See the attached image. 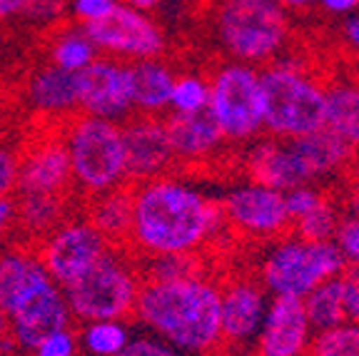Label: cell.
Here are the masks:
<instances>
[{
  "label": "cell",
  "instance_id": "cell-7",
  "mask_svg": "<svg viewBox=\"0 0 359 356\" xmlns=\"http://www.w3.org/2000/svg\"><path fill=\"white\" fill-rule=\"evenodd\" d=\"M210 102L215 123L232 145H250L264 132L259 67L245 62H222L210 75Z\"/></svg>",
  "mask_w": 359,
  "mask_h": 356
},
{
  "label": "cell",
  "instance_id": "cell-2",
  "mask_svg": "<svg viewBox=\"0 0 359 356\" xmlns=\"http://www.w3.org/2000/svg\"><path fill=\"white\" fill-rule=\"evenodd\" d=\"M133 314L180 354H210L222 344L219 284L205 277L140 282Z\"/></svg>",
  "mask_w": 359,
  "mask_h": 356
},
{
  "label": "cell",
  "instance_id": "cell-29",
  "mask_svg": "<svg viewBox=\"0 0 359 356\" xmlns=\"http://www.w3.org/2000/svg\"><path fill=\"white\" fill-rule=\"evenodd\" d=\"M342 222V207L339 202L332 200L330 195H322V200L304 212L302 217L292 222V234H297L299 240L307 242H334L337 227Z\"/></svg>",
  "mask_w": 359,
  "mask_h": 356
},
{
  "label": "cell",
  "instance_id": "cell-41",
  "mask_svg": "<svg viewBox=\"0 0 359 356\" xmlns=\"http://www.w3.org/2000/svg\"><path fill=\"white\" fill-rule=\"evenodd\" d=\"M65 11V0H30L22 15L30 20H55Z\"/></svg>",
  "mask_w": 359,
  "mask_h": 356
},
{
  "label": "cell",
  "instance_id": "cell-27",
  "mask_svg": "<svg viewBox=\"0 0 359 356\" xmlns=\"http://www.w3.org/2000/svg\"><path fill=\"white\" fill-rule=\"evenodd\" d=\"M302 304H304V312H307L309 324L314 329V334L317 331H327V329H334L339 324H347L344 306H342V282H339V274L322 282L320 287H314L302 299Z\"/></svg>",
  "mask_w": 359,
  "mask_h": 356
},
{
  "label": "cell",
  "instance_id": "cell-12",
  "mask_svg": "<svg viewBox=\"0 0 359 356\" xmlns=\"http://www.w3.org/2000/svg\"><path fill=\"white\" fill-rule=\"evenodd\" d=\"M85 38L95 48L118 53L135 60H152L165 50V35L142 11L118 3L102 20L85 22Z\"/></svg>",
  "mask_w": 359,
  "mask_h": 356
},
{
  "label": "cell",
  "instance_id": "cell-35",
  "mask_svg": "<svg viewBox=\"0 0 359 356\" xmlns=\"http://www.w3.org/2000/svg\"><path fill=\"white\" fill-rule=\"evenodd\" d=\"M322 192L317 184H302V187H294L290 192H285V202H287V212H290V222H294L297 217H302L304 212L312 210L317 202L322 200ZM292 227V224H290Z\"/></svg>",
  "mask_w": 359,
  "mask_h": 356
},
{
  "label": "cell",
  "instance_id": "cell-1",
  "mask_svg": "<svg viewBox=\"0 0 359 356\" xmlns=\"http://www.w3.org/2000/svg\"><path fill=\"white\" fill-rule=\"evenodd\" d=\"M224 227L219 200L177 177L135 182L130 249L135 256L202 252Z\"/></svg>",
  "mask_w": 359,
  "mask_h": 356
},
{
  "label": "cell",
  "instance_id": "cell-28",
  "mask_svg": "<svg viewBox=\"0 0 359 356\" xmlns=\"http://www.w3.org/2000/svg\"><path fill=\"white\" fill-rule=\"evenodd\" d=\"M137 259H142V264L137 267L140 282H177V279L205 277V262L200 252L137 256Z\"/></svg>",
  "mask_w": 359,
  "mask_h": 356
},
{
  "label": "cell",
  "instance_id": "cell-24",
  "mask_svg": "<svg viewBox=\"0 0 359 356\" xmlns=\"http://www.w3.org/2000/svg\"><path fill=\"white\" fill-rule=\"evenodd\" d=\"M325 125L359 155V80L327 85Z\"/></svg>",
  "mask_w": 359,
  "mask_h": 356
},
{
  "label": "cell",
  "instance_id": "cell-31",
  "mask_svg": "<svg viewBox=\"0 0 359 356\" xmlns=\"http://www.w3.org/2000/svg\"><path fill=\"white\" fill-rule=\"evenodd\" d=\"M307 356H359V324H339L317 331Z\"/></svg>",
  "mask_w": 359,
  "mask_h": 356
},
{
  "label": "cell",
  "instance_id": "cell-37",
  "mask_svg": "<svg viewBox=\"0 0 359 356\" xmlns=\"http://www.w3.org/2000/svg\"><path fill=\"white\" fill-rule=\"evenodd\" d=\"M342 282V306L347 324H359V269L347 267L339 274Z\"/></svg>",
  "mask_w": 359,
  "mask_h": 356
},
{
  "label": "cell",
  "instance_id": "cell-10",
  "mask_svg": "<svg viewBox=\"0 0 359 356\" xmlns=\"http://www.w3.org/2000/svg\"><path fill=\"white\" fill-rule=\"evenodd\" d=\"M110 249L107 240L88 219L83 222H62L45 240H40L35 256L60 287L78 279L90 264Z\"/></svg>",
  "mask_w": 359,
  "mask_h": 356
},
{
  "label": "cell",
  "instance_id": "cell-4",
  "mask_svg": "<svg viewBox=\"0 0 359 356\" xmlns=\"http://www.w3.org/2000/svg\"><path fill=\"white\" fill-rule=\"evenodd\" d=\"M212 22L224 53L255 67L277 60L292 35L290 13L275 0H219Z\"/></svg>",
  "mask_w": 359,
  "mask_h": 356
},
{
  "label": "cell",
  "instance_id": "cell-23",
  "mask_svg": "<svg viewBox=\"0 0 359 356\" xmlns=\"http://www.w3.org/2000/svg\"><path fill=\"white\" fill-rule=\"evenodd\" d=\"M30 100L48 115H62L80 105L78 73L57 65H45L30 80Z\"/></svg>",
  "mask_w": 359,
  "mask_h": 356
},
{
  "label": "cell",
  "instance_id": "cell-5",
  "mask_svg": "<svg viewBox=\"0 0 359 356\" xmlns=\"http://www.w3.org/2000/svg\"><path fill=\"white\" fill-rule=\"evenodd\" d=\"M347 269L334 242H307L297 234H282L262 252L257 279L269 296L304 299L314 287Z\"/></svg>",
  "mask_w": 359,
  "mask_h": 356
},
{
  "label": "cell",
  "instance_id": "cell-47",
  "mask_svg": "<svg viewBox=\"0 0 359 356\" xmlns=\"http://www.w3.org/2000/svg\"><path fill=\"white\" fill-rule=\"evenodd\" d=\"M160 0H128V6L130 8H135V11H150V8H155Z\"/></svg>",
  "mask_w": 359,
  "mask_h": 356
},
{
  "label": "cell",
  "instance_id": "cell-33",
  "mask_svg": "<svg viewBox=\"0 0 359 356\" xmlns=\"http://www.w3.org/2000/svg\"><path fill=\"white\" fill-rule=\"evenodd\" d=\"M210 102V80L205 75H175L172 93H170V110L172 112H197L205 110Z\"/></svg>",
  "mask_w": 359,
  "mask_h": 356
},
{
  "label": "cell",
  "instance_id": "cell-48",
  "mask_svg": "<svg viewBox=\"0 0 359 356\" xmlns=\"http://www.w3.org/2000/svg\"><path fill=\"white\" fill-rule=\"evenodd\" d=\"M8 334H11V319H8L6 309L0 306V339H3V336H8Z\"/></svg>",
  "mask_w": 359,
  "mask_h": 356
},
{
  "label": "cell",
  "instance_id": "cell-11",
  "mask_svg": "<svg viewBox=\"0 0 359 356\" xmlns=\"http://www.w3.org/2000/svg\"><path fill=\"white\" fill-rule=\"evenodd\" d=\"M8 319H11V336L15 346L33 351L50 334L70 329L73 314L62 296L60 284L53 282L50 274H45L18 299Z\"/></svg>",
  "mask_w": 359,
  "mask_h": 356
},
{
  "label": "cell",
  "instance_id": "cell-39",
  "mask_svg": "<svg viewBox=\"0 0 359 356\" xmlns=\"http://www.w3.org/2000/svg\"><path fill=\"white\" fill-rule=\"evenodd\" d=\"M118 6V0H75V15L83 22H95L110 15Z\"/></svg>",
  "mask_w": 359,
  "mask_h": 356
},
{
  "label": "cell",
  "instance_id": "cell-6",
  "mask_svg": "<svg viewBox=\"0 0 359 356\" xmlns=\"http://www.w3.org/2000/svg\"><path fill=\"white\" fill-rule=\"evenodd\" d=\"M60 289L70 314L80 322H118L133 314L140 292V274L120 249L110 247L78 279Z\"/></svg>",
  "mask_w": 359,
  "mask_h": 356
},
{
  "label": "cell",
  "instance_id": "cell-25",
  "mask_svg": "<svg viewBox=\"0 0 359 356\" xmlns=\"http://www.w3.org/2000/svg\"><path fill=\"white\" fill-rule=\"evenodd\" d=\"M15 229H22L30 240H45L53 229H57L65 222V192H55V195H20V192H15Z\"/></svg>",
  "mask_w": 359,
  "mask_h": 356
},
{
  "label": "cell",
  "instance_id": "cell-46",
  "mask_svg": "<svg viewBox=\"0 0 359 356\" xmlns=\"http://www.w3.org/2000/svg\"><path fill=\"white\" fill-rule=\"evenodd\" d=\"M275 3L290 13V11H304V8H312L317 0H275Z\"/></svg>",
  "mask_w": 359,
  "mask_h": 356
},
{
  "label": "cell",
  "instance_id": "cell-20",
  "mask_svg": "<svg viewBox=\"0 0 359 356\" xmlns=\"http://www.w3.org/2000/svg\"><path fill=\"white\" fill-rule=\"evenodd\" d=\"M290 142L297 150L299 160L304 162L307 172L312 174L314 184L320 182V179L339 177L342 172L352 170L354 160H357L352 147L327 125L309 135H302V137L290 139Z\"/></svg>",
  "mask_w": 359,
  "mask_h": 356
},
{
  "label": "cell",
  "instance_id": "cell-42",
  "mask_svg": "<svg viewBox=\"0 0 359 356\" xmlns=\"http://www.w3.org/2000/svg\"><path fill=\"white\" fill-rule=\"evenodd\" d=\"M18 222V200L15 192L13 195L0 197V237H8L11 232H15Z\"/></svg>",
  "mask_w": 359,
  "mask_h": 356
},
{
  "label": "cell",
  "instance_id": "cell-19",
  "mask_svg": "<svg viewBox=\"0 0 359 356\" xmlns=\"http://www.w3.org/2000/svg\"><path fill=\"white\" fill-rule=\"evenodd\" d=\"M163 123L175 160L200 162L222 150L227 142L208 107L197 112H170Z\"/></svg>",
  "mask_w": 359,
  "mask_h": 356
},
{
  "label": "cell",
  "instance_id": "cell-38",
  "mask_svg": "<svg viewBox=\"0 0 359 356\" xmlns=\"http://www.w3.org/2000/svg\"><path fill=\"white\" fill-rule=\"evenodd\" d=\"M118 356H185L177 349L168 346L165 341L157 339H130L128 346L120 351Z\"/></svg>",
  "mask_w": 359,
  "mask_h": 356
},
{
  "label": "cell",
  "instance_id": "cell-16",
  "mask_svg": "<svg viewBox=\"0 0 359 356\" xmlns=\"http://www.w3.org/2000/svg\"><path fill=\"white\" fill-rule=\"evenodd\" d=\"M269 294L255 277H232L219 284V331L222 341L250 344L262 327Z\"/></svg>",
  "mask_w": 359,
  "mask_h": 356
},
{
  "label": "cell",
  "instance_id": "cell-22",
  "mask_svg": "<svg viewBox=\"0 0 359 356\" xmlns=\"http://www.w3.org/2000/svg\"><path fill=\"white\" fill-rule=\"evenodd\" d=\"M128 73H130L133 112L160 115L163 110H168L175 75L165 62H160L157 57H152V60H137L133 65H128Z\"/></svg>",
  "mask_w": 359,
  "mask_h": 356
},
{
  "label": "cell",
  "instance_id": "cell-14",
  "mask_svg": "<svg viewBox=\"0 0 359 356\" xmlns=\"http://www.w3.org/2000/svg\"><path fill=\"white\" fill-rule=\"evenodd\" d=\"M314 329L302 299L269 296L262 327L255 336V356H307Z\"/></svg>",
  "mask_w": 359,
  "mask_h": 356
},
{
  "label": "cell",
  "instance_id": "cell-34",
  "mask_svg": "<svg viewBox=\"0 0 359 356\" xmlns=\"http://www.w3.org/2000/svg\"><path fill=\"white\" fill-rule=\"evenodd\" d=\"M334 245L342 252L347 267L359 269V217H344L337 227Z\"/></svg>",
  "mask_w": 359,
  "mask_h": 356
},
{
  "label": "cell",
  "instance_id": "cell-21",
  "mask_svg": "<svg viewBox=\"0 0 359 356\" xmlns=\"http://www.w3.org/2000/svg\"><path fill=\"white\" fill-rule=\"evenodd\" d=\"M133 192L135 182H123L105 189L88 207V222L107 240L112 249L130 247V227H133Z\"/></svg>",
  "mask_w": 359,
  "mask_h": 356
},
{
  "label": "cell",
  "instance_id": "cell-45",
  "mask_svg": "<svg viewBox=\"0 0 359 356\" xmlns=\"http://www.w3.org/2000/svg\"><path fill=\"white\" fill-rule=\"evenodd\" d=\"M30 0H0V20L13 15H22V11L28 8Z\"/></svg>",
  "mask_w": 359,
  "mask_h": 356
},
{
  "label": "cell",
  "instance_id": "cell-43",
  "mask_svg": "<svg viewBox=\"0 0 359 356\" xmlns=\"http://www.w3.org/2000/svg\"><path fill=\"white\" fill-rule=\"evenodd\" d=\"M327 13H334V15H352L359 8V0H317Z\"/></svg>",
  "mask_w": 359,
  "mask_h": 356
},
{
  "label": "cell",
  "instance_id": "cell-32",
  "mask_svg": "<svg viewBox=\"0 0 359 356\" xmlns=\"http://www.w3.org/2000/svg\"><path fill=\"white\" fill-rule=\"evenodd\" d=\"M128 341V329L120 322H90L83 331V346L93 356H118Z\"/></svg>",
  "mask_w": 359,
  "mask_h": 356
},
{
  "label": "cell",
  "instance_id": "cell-18",
  "mask_svg": "<svg viewBox=\"0 0 359 356\" xmlns=\"http://www.w3.org/2000/svg\"><path fill=\"white\" fill-rule=\"evenodd\" d=\"M242 165H245L250 182L280 189V192H290V189L302 187V184H314L312 174L307 172L304 162L299 160L297 150L292 147L290 139H252L247 145Z\"/></svg>",
  "mask_w": 359,
  "mask_h": 356
},
{
  "label": "cell",
  "instance_id": "cell-26",
  "mask_svg": "<svg viewBox=\"0 0 359 356\" xmlns=\"http://www.w3.org/2000/svg\"><path fill=\"white\" fill-rule=\"evenodd\" d=\"M45 274L48 272L35 252L13 249L0 254V306L6 309V314H11L18 299Z\"/></svg>",
  "mask_w": 359,
  "mask_h": 356
},
{
  "label": "cell",
  "instance_id": "cell-15",
  "mask_svg": "<svg viewBox=\"0 0 359 356\" xmlns=\"http://www.w3.org/2000/svg\"><path fill=\"white\" fill-rule=\"evenodd\" d=\"M73 167L65 137H38L18 157L15 192L20 195H55L67 192Z\"/></svg>",
  "mask_w": 359,
  "mask_h": 356
},
{
  "label": "cell",
  "instance_id": "cell-44",
  "mask_svg": "<svg viewBox=\"0 0 359 356\" xmlns=\"http://www.w3.org/2000/svg\"><path fill=\"white\" fill-rule=\"evenodd\" d=\"M344 43L359 55V13H352L344 20Z\"/></svg>",
  "mask_w": 359,
  "mask_h": 356
},
{
  "label": "cell",
  "instance_id": "cell-9",
  "mask_svg": "<svg viewBox=\"0 0 359 356\" xmlns=\"http://www.w3.org/2000/svg\"><path fill=\"white\" fill-rule=\"evenodd\" d=\"M224 227L255 240H277L290 232L285 192L257 182H242L219 200Z\"/></svg>",
  "mask_w": 359,
  "mask_h": 356
},
{
  "label": "cell",
  "instance_id": "cell-30",
  "mask_svg": "<svg viewBox=\"0 0 359 356\" xmlns=\"http://www.w3.org/2000/svg\"><path fill=\"white\" fill-rule=\"evenodd\" d=\"M95 45L85 38V33H62L55 38L50 48V60L53 65L62 67V70H83L90 62L95 60Z\"/></svg>",
  "mask_w": 359,
  "mask_h": 356
},
{
  "label": "cell",
  "instance_id": "cell-40",
  "mask_svg": "<svg viewBox=\"0 0 359 356\" xmlns=\"http://www.w3.org/2000/svg\"><path fill=\"white\" fill-rule=\"evenodd\" d=\"M15 177H18V157L11 150L0 147V197L15 192Z\"/></svg>",
  "mask_w": 359,
  "mask_h": 356
},
{
  "label": "cell",
  "instance_id": "cell-13",
  "mask_svg": "<svg viewBox=\"0 0 359 356\" xmlns=\"http://www.w3.org/2000/svg\"><path fill=\"white\" fill-rule=\"evenodd\" d=\"M120 132H123L128 182H145L170 172L175 155L160 117L142 112L137 117H125Z\"/></svg>",
  "mask_w": 359,
  "mask_h": 356
},
{
  "label": "cell",
  "instance_id": "cell-3",
  "mask_svg": "<svg viewBox=\"0 0 359 356\" xmlns=\"http://www.w3.org/2000/svg\"><path fill=\"white\" fill-rule=\"evenodd\" d=\"M264 132L277 139H294L325 128L327 85L304 62L277 57L259 70Z\"/></svg>",
  "mask_w": 359,
  "mask_h": 356
},
{
  "label": "cell",
  "instance_id": "cell-36",
  "mask_svg": "<svg viewBox=\"0 0 359 356\" xmlns=\"http://www.w3.org/2000/svg\"><path fill=\"white\" fill-rule=\"evenodd\" d=\"M78 354V336L73 329L55 331L48 339H43L33 349V356H75Z\"/></svg>",
  "mask_w": 359,
  "mask_h": 356
},
{
  "label": "cell",
  "instance_id": "cell-17",
  "mask_svg": "<svg viewBox=\"0 0 359 356\" xmlns=\"http://www.w3.org/2000/svg\"><path fill=\"white\" fill-rule=\"evenodd\" d=\"M80 105L85 115L105 117V120H125L133 112L130 97L128 65L110 60H93L88 67L78 70Z\"/></svg>",
  "mask_w": 359,
  "mask_h": 356
},
{
  "label": "cell",
  "instance_id": "cell-49",
  "mask_svg": "<svg viewBox=\"0 0 359 356\" xmlns=\"http://www.w3.org/2000/svg\"><path fill=\"white\" fill-rule=\"evenodd\" d=\"M352 172H354V182L359 184V162H354V167H352Z\"/></svg>",
  "mask_w": 359,
  "mask_h": 356
},
{
  "label": "cell",
  "instance_id": "cell-8",
  "mask_svg": "<svg viewBox=\"0 0 359 356\" xmlns=\"http://www.w3.org/2000/svg\"><path fill=\"white\" fill-rule=\"evenodd\" d=\"M65 145L73 177L83 189L100 195L128 182L123 132L112 120L93 115L78 117L67 128Z\"/></svg>",
  "mask_w": 359,
  "mask_h": 356
}]
</instances>
